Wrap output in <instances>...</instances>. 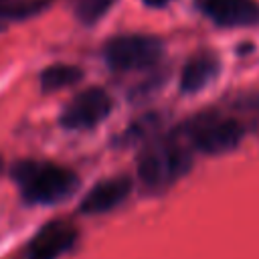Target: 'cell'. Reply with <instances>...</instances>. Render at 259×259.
Here are the masks:
<instances>
[{
	"label": "cell",
	"mask_w": 259,
	"mask_h": 259,
	"mask_svg": "<svg viewBox=\"0 0 259 259\" xmlns=\"http://www.w3.org/2000/svg\"><path fill=\"white\" fill-rule=\"evenodd\" d=\"M10 172L28 204L61 202L79 186V178L73 170L47 160H18Z\"/></svg>",
	"instance_id": "obj_1"
},
{
	"label": "cell",
	"mask_w": 259,
	"mask_h": 259,
	"mask_svg": "<svg viewBox=\"0 0 259 259\" xmlns=\"http://www.w3.org/2000/svg\"><path fill=\"white\" fill-rule=\"evenodd\" d=\"M192 154L174 140H162L148 146L138 158V178L152 190L168 188L190 172Z\"/></svg>",
	"instance_id": "obj_2"
},
{
	"label": "cell",
	"mask_w": 259,
	"mask_h": 259,
	"mask_svg": "<svg viewBox=\"0 0 259 259\" xmlns=\"http://www.w3.org/2000/svg\"><path fill=\"white\" fill-rule=\"evenodd\" d=\"M164 47L158 36L130 32L109 38L103 49V57L113 71H138L146 69L162 57Z\"/></svg>",
	"instance_id": "obj_3"
},
{
	"label": "cell",
	"mask_w": 259,
	"mask_h": 259,
	"mask_svg": "<svg viewBox=\"0 0 259 259\" xmlns=\"http://www.w3.org/2000/svg\"><path fill=\"white\" fill-rule=\"evenodd\" d=\"M190 140L196 150L208 156H221L235 150L245 138V125L235 117H223L214 113L200 115L188 127Z\"/></svg>",
	"instance_id": "obj_4"
},
{
	"label": "cell",
	"mask_w": 259,
	"mask_h": 259,
	"mask_svg": "<svg viewBox=\"0 0 259 259\" xmlns=\"http://www.w3.org/2000/svg\"><path fill=\"white\" fill-rule=\"evenodd\" d=\"M113 109V99L103 87H87L79 91L61 111L59 123L65 130H91L99 125Z\"/></svg>",
	"instance_id": "obj_5"
},
{
	"label": "cell",
	"mask_w": 259,
	"mask_h": 259,
	"mask_svg": "<svg viewBox=\"0 0 259 259\" xmlns=\"http://www.w3.org/2000/svg\"><path fill=\"white\" fill-rule=\"evenodd\" d=\"M77 227L69 221H51L36 231L26 249V259H59L77 241Z\"/></svg>",
	"instance_id": "obj_6"
},
{
	"label": "cell",
	"mask_w": 259,
	"mask_h": 259,
	"mask_svg": "<svg viewBox=\"0 0 259 259\" xmlns=\"http://www.w3.org/2000/svg\"><path fill=\"white\" fill-rule=\"evenodd\" d=\"M134 190V180L125 174L109 176L93 184V188L81 198L79 210L85 214H101L119 206Z\"/></svg>",
	"instance_id": "obj_7"
},
{
	"label": "cell",
	"mask_w": 259,
	"mask_h": 259,
	"mask_svg": "<svg viewBox=\"0 0 259 259\" xmlns=\"http://www.w3.org/2000/svg\"><path fill=\"white\" fill-rule=\"evenodd\" d=\"M200 10L214 24L227 28L259 24V4L255 0H202Z\"/></svg>",
	"instance_id": "obj_8"
},
{
	"label": "cell",
	"mask_w": 259,
	"mask_h": 259,
	"mask_svg": "<svg viewBox=\"0 0 259 259\" xmlns=\"http://www.w3.org/2000/svg\"><path fill=\"white\" fill-rule=\"evenodd\" d=\"M219 73V59L217 55L204 51L192 55L180 73V91L182 93H198L204 89Z\"/></svg>",
	"instance_id": "obj_9"
},
{
	"label": "cell",
	"mask_w": 259,
	"mask_h": 259,
	"mask_svg": "<svg viewBox=\"0 0 259 259\" xmlns=\"http://www.w3.org/2000/svg\"><path fill=\"white\" fill-rule=\"evenodd\" d=\"M83 79V71L71 63H53L40 71V87L45 91H59Z\"/></svg>",
	"instance_id": "obj_10"
},
{
	"label": "cell",
	"mask_w": 259,
	"mask_h": 259,
	"mask_svg": "<svg viewBox=\"0 0 259 259\" xmlns=\"http://www.w3.org/2000/svg\"><path fill=\"white\" fill-rule=\"evenodd\" d=\"M49 6V0H4L0 4V20H22L38 14Z\"/></svg>",
	"instance_id": "obj_11"
},
{
	"label": "cell",
	"mask_w": 259,
	"mask_h": 259,
	"mask_svg": "<svg viewBox=\"0 0 259 259\" xmlns=\"http://www.w3.org/2000/svg\"><path fill=\"white\" fill-rule=\"evenodd\" d=\"M117 0H73V8L81 22L95 24L101 16H105L109 12V8Z\"/></svg>",
	"instance_id": "obj_12"
},
{
	"label": "cell",
	"mask_w": 259,
	"mask_h": 259,
	"mask_svg": "<svg viewBox=\"0 0 259 259\" xmlns=\"http://www.w3.org/2000/svg\"><path fill=\"white\" fill-rule=\"evenodd\" d=\"M146 6H150V8H162V6H166L170 0H142Z\"/></svg>",
	"instance_id": "obj_13"
},
{
	"label": "cell",
	"mask_w": 259,
	"mask_h": 259,
	"mask_svg": "<svg viewBox=\"0 0 259 259\" xmlns=\"http://www.w3.org/2000/svg\"><path fill=\"white\" fill-rule=\"evenodd\" d=\"M2 170H4V160H2V156H0V174H2Z\"/></svg>",
	"instance_id": "obj_14"
},
{
	"label": "cell",
	"mask_w": 259,
	"mask_h": 259,
	"mask_svg": "<svg viewBox=\"0 0 259 259\" xmlns=\"http://www.w3.org/2000/svg\"><path fill=\"white\" fill-rule=\"evenodd\" d=\"M2 2H4V0H0V4H2Z\"/></svg>",
	"instance_id": "obj_15"
}]
</instances>
